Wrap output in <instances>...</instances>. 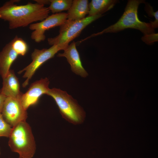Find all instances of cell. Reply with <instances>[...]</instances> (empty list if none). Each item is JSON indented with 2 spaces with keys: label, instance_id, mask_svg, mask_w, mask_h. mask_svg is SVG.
Listing matches in <instances>:
<instances>
[{
  "label": "cell",
  "instance_id": "cell-1",
  "mask_svg": "<svg viewBox=\"0 0 158 158\" xmlns=\"http://www.w3.org/2000/svg\"><path fill=\"white\" fill-rule=\"evenodd\" d=\"M18 0L6 2L0 7V18L8 22L9 28L13 29L25 27L32 23L41 21L49 16L48 7L36 2L17 5Z\"/></svg>",
  "mask_w": 158,
  "mask_h": 158
},
{
  "label": "cell",
  "instance_id": "cell-2",
  "mask_svg": "<svg viewBox=\"0 0 158 158\" xmlns=\"http://www.w3.org/2000/svg\"><path fill=\"white\" fill-rule=\"evenodd\" d=\"M143 3H145V1L128 0L123 14L116 23L101 32L92 34L85 40L104 33L118 32L128 28L138 30L144 35L155 33V29L150 23L142 21L139 19L138 7L140 4Z\"/></svg>",
  "mask_w": 158,
  "mask_h": 158
},
{
  "label": "cell",
  "instance_id": "cell-3",
  "mask_svg": "<svg viewBox=\"0 0 158 158\" xmlns=\"http://www.w3.org/2000/svg\"><path fill=\"white\" fill-rule=\"evenodd\" d=\"M11 150L18 153L19 158H32L36 150V144L32 129L26 121L12 127L8 137Z\"/></svg>",
  "mask_w": 158,
  "mask_h": 158
},
{
  "label": "cell",
  "instance_id": "cell-4",
  "mask_svg": "<svg viewBox=\"0 0 158 158\" xmlns=\"http://www.w3.org/2000/svg\"><path fill=\"white\" fill-rule=\"evenodd\" d=\"M46 95L55 100L62 117L69 123L75 125L82 124L86 117L83 109L67 92L60 89H49Z\"/></svg>",
  "mask_w": 158,
  "mask_h": 158
},
{
  "label": "cell",
  "instance_id": "cell-5",
  "mask_svg": "<svg viewBox=\"0 0 158 158\" xmlns=\"http://www.w3.org/2000/svg\"><path fill=\"white\" fill-rule=\"evenodd\" d=\"M102 16V15L88 16L83 19L75 20L67 19L60 26L59 34L54 37L48 39V44L51 46L68 44L87 26Z\"/></svg>",
  "mask_w": 158,
  "mask_h": 158
},
{
  "label": "cell",
  "instance_id": "cell-6",
  "mask_svg": "<svg viewBox=\"0 0 158 158\" xmlns=\"http://www.w3.org/2000/svg\"><path fill=\"white\" fill-rule=\"evenodd\" d=\"M68 45V44L54 45L49 49H35L31 55L32 62L18 72V74H20L25 71L23 77L26 79L23 83V87H25L27 86L30 80L35 71L43 63L53 57L59 51L64 50Z\"/></svg>",
  "mask_w": 158,
  "mask_h": 158
},
{
  "label": "cell",
  "instance_id": "cell-7",
  "mask_svg": "<svg viewBox=\"0 0 158 158\" xmlns=\"http://www.w3.org/2000/svg\"><path fill=\"white\" fill-rule=\"evenodd\" d=\"M67 13L64 12L53 14L39 22L31 24L29 28L33 31L31 35V39L37 43L44 41L46 31L61 26L67 19Z\"/></svg>",
  "mask_w": 158,
  "mask_h": 158
},
{
  "label": "cell",
  "instance_id": "cell-8",
  "mask_svg": "<svg viewBox=\"0 0 158 158\" xmlns=\"http://www.w3.org/2000/svg\"><path fill=\"white\" fill-rule=\"evenodd\" d=\"M1 114L6 122L12 127L26 121L28 117L27 110L23 108L20 99L9 97L6 98Z\"/></svg>",
  "mask_w": 158,
  "mask_h": 158
},
{
  "label": "cell",
  "instance_id": "cell-9",
  "mask_svg": "<svg viewBox=\"0 0 158 158\" xmlns=\"http://www.w3.org/2000/svg\"><path fill=\"white\" fill-rule=\"evenodd\" d=\"M49 81L46 78L31 84L28 91L23 94L20 99L22 104L26 110L30 106L35 104L40 96L46 94L49 89Z\"/></svg>",
  "mask_w": 158,
  "mask_h": 158
},
{
  "label": "cell",
  "instance_id": "cell-10",
  "mask_svg": "<svg viewBox=\"0 0 158 158\" xmlns=\"http://www.w3.org/2000/svg\"><path fill=\"white\" fill-rule=\"evenodd\" d=\"M76 46V43L73 42L63 50V53H59L57 56L66 57L71 66L72 72L81 77L85 78L88 74L83 66Z\"/></svg>",
  "mask_w": 158,
  "mask_h": 158
},
{
  "label": "cell",
  "instance_id": "cell-11",
  "mask_svg": "<svg viewBox=\"0 0 158 158\" xmlns=\"http://www.w3.org/2000/svg\"><path fill=\"white\" fill-rule=\"evenodd\" d=\"M3 79V86L0 93L6 97L20 99L23 93L20 91L19 81L13 70H10Z\"/></svg>",
  "mask_w": 158,
  "mask_h": 158
},
{
  "label": "cell",
  "instance_id": "cell-12",
  "mask_svg": "<svg viewBox=\"0 0 158 158\" xmlns=\"http://www.w3.org/2000/svg\"><path fill=\"white\" fill-rule=\"evenodd\" d=\"M18 54L13 48L11 42L7 44L0 52V75L4 78L10 70Z\"/></svg>",
  "mask_w": 158,
  "mask_h": 158
},
{
  "label": "cell",
  "instance_id": "cell-13",
  "mask_svg": "<svg viewBox=\"0 0 158 158\" xmlns=\"http://www.w3.org/2000/svg\"><path fill=\"white\" fill-rule=\"evenodd\" d=\"M89 11L88 0H73L72 5L67 13V19L75 20L83 19L88 14Z\"/></svg>",
  "mask_w": 158,
  "mask_h": 158
},
{
  "label": "cell",
  "instance_id": "cell-14",
  "mask_svg": "<svg viewBox=\"0 0 158 158\" xmlns=\"http://www.w3.org/2000/svg\"><path fill=\"white\" fill-rule=\"evenodd\" d=\"M118 1L117 0H92L89 4L88 16L102 15L112 8Z\"/></svg>",
  "mask_w": 158,
  "mask_h": 158
},
{
  "label": "cell",
  "instance_id": "cell-15",
  "mask_svg": "<svg viewBox=\"0 0 158 158\" xmlns=\"http://www.w3.org/2000/svg\"><path fill=\"white\" fill-rule=\"evenodd\" d=\"M49 6L48 7L53 14L62 11L68 10L73 2L72 0H49Z\"/></svg>",
  "mask_w": 158,
  "mask_h": 158
},
{
  "label": "cell",
  "instance_id": "cell-16",
  "mask_svg": "<svg viewBox=\"0 0 158 158\" xmlns=\"http://www.w3.org/2000/svg\"><path fill=\"white\" fill-rule=\"evenodd\" d=\"M12 47L18 54L25 55L28 49V46L26 42L22 38L16 36L11 41Z\"/></svg>",
  "mask_w": 158,
  "mask_h": 158
},
{
  "label": "cell",
  "instance_id": "cell-17",
  "mask_svg": "<svg viewBox=\"0 0 158 158\" xmlns=\"http://www.w3.org/2000/svg\"><path fill=\"white\" fill-rule=\"evenodd\" d=\"M12 127L4 119L2 114L0 113V137L8 138Z\"/></svg>",
  "mask_w": 158,
  "mask_h": 158
},
{
  "label": "cell",
  "instance_id": "cell-18",
  "mask_svg": "<svg viewBox=\"0 0 158 158\" xmlns=\"http://www.w3.org/2000/svg\"><path fill=\"white\" fill-rule=\"evenodd\" d=\"M145 10L150 17H154L155 20L153 21H150V23L154 29L158 28V11L154 12L152 6L150 4L145 3Z\"/></svg>",
  "mask_w": 158,
  "mask_h": 158
},
{
  "label": "cell",
  "instance_id": "cell-19",
  "mask_svg": "<svg viewBox=\"0 0 158 158\" xmlns=\"http://www.w3.org/2000/svg\"><path fill=\"white\" fill-rule=\"evenodd\" d=\"M141 39L146 44H152L154 42L158 41V33H155L144 35Z\"/></svg>",
  "mask_w": 158,
  "mask_h": 158
},
{
  "label": "cell",
  "instance_id": "cell-20",
  "mask_svg": "<svg viewBox=\"0 0 158 158\" xmlns=\"http://www.w3.org/2000/svg\"><path fill=\"white\" fill-rule=\"evenodd\" d=\"M6 97L0 93V113H1Z\"/></svg>",
  "mask_w": 158,
  "mask_h": 158
},
{
  "label": "cell",
  "instance_id": "cell-21",
  "mask_svg": "<svg viewBox=\"0 0 158 158\" xmlns=\"http://www.w3.org/2000/svg\"><path fill=\"white\" fill-rule=\"evenodd\" d=\"M1 154V151H0V155Z\"/></svg>",
  "mask_w": 158,
  "mask_h": 158
}]
</instances>
